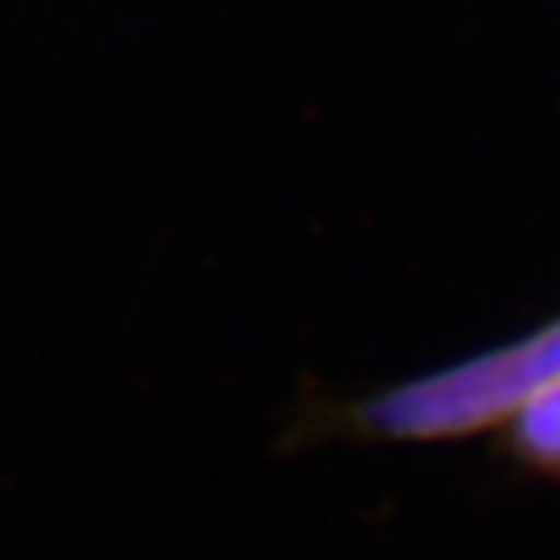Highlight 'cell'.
Wrapping results in <instances>:
<instances>
[{"instance_id":"cell-1","label":"cell","mask_w":560,"mask_h":560,"mask_svg":"<svg viewBox=\"0 0 560 560\" xmlns=\"http://www.w3.org/2000/svg\"><path fill=\"white\" fill-rule=\"evenodd\" d=\"M560 382V319L525 339L409 382L366 405V424L397 440H455L506 429L525 405Z\"/></svg>"}]
</instances>
